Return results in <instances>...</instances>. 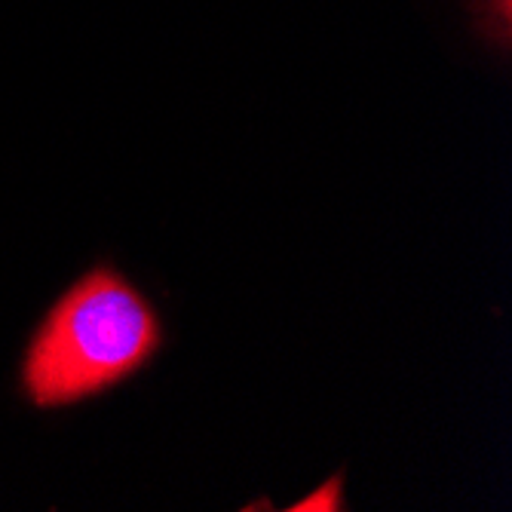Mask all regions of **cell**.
Here are the masks:
<instances>
[{
	"label": "cell",
	"instance_id": "2",
	"mask_svg": "<svg viewBox=\"0 0 512 512\" xmlns=\"http://www.w3.org/2000/svg\"><path fill=\"white\" fill-rule=\"evenodd\" d=\"M338 479H332V482H325V488H319L310 500H304V503H298V509H338L341 503H344V497L341 494H335V497H329V488L335 485Z\"/></svg>",
	"mask_w": 512,
	"mask_h": 512
},
{
	"label": "cell",
	"instance_id": "1",
	"mask_svg": "<svg viewBox=\"0 0 512 512\" xmlns=\"http://www.w3.org/2000/svg\"><path fill=\"white\" fill-rule=\"evenodd\" d=\"M166 329L154 301L102 261L62 292L22 359V390L37 408H68L105 396L145 371Z\"/></svg>",
	"mask_w": 512,
	"mask_h": 512
}]
</instances>
